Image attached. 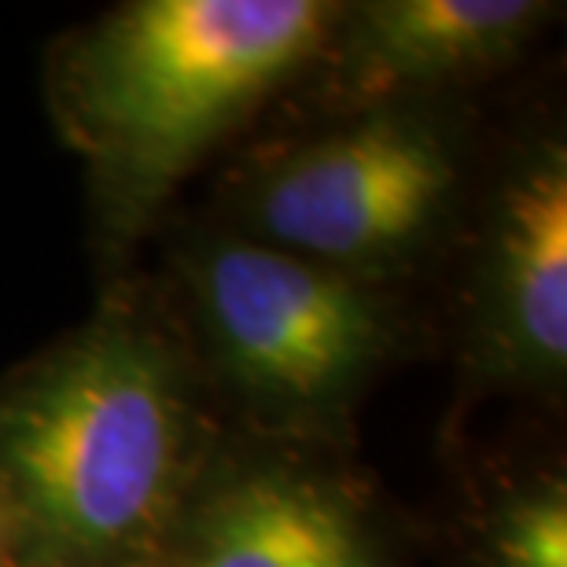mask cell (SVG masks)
Wrapping results in <instances>:
<instances>
[{"label":"cell","instance_id":"obj_1","mask_svg":"<svg viewBox=\"0 0 567 567\" xmlns=\"http://www.w3.org/2000/svg\"><path fill=\"white\" fill-rule=\"evenodd\" d=\"M221 435L158 291L115 280L0 380V508L22 567H158Z\"/></svg>","mask_w":567,"mask_h":567},{"label":"cell","instance_id":"obj_6","mask_svg":"<svg viewBox=\"0 0 567 567\" xmlns=\"http://www.w3.org/2000/svg\"><path fill=\"white\" fill-rule=\"evenodd\" d=\"M464 291V347L480 380L553 394L567 372V144L516 141L480 188Z\"/></svg>","mask_w":567,"mask_h":567},{"label":"cell","instance_id":"obj_4","mask_svg":"<svg viewBox=\"0 0 567 567\" xmlns=\"http://www.w3.org/2000/svg\"><path fill=\"white\" fill-rule=\"evenodd\" d=\"M468 188L472 133L450 104L372 107L244 158L218 225L391 288L450 240Z\"/></svg>","mask_w":567,"mask_h":567},{"label":"cell","instance_id":"obj_7","mask_svg":"<svg viewBox=\"0 0 567 567\" xmlns=\"http://www.w3.org/2000/svg\"><path fill=\"white\" fill-rule=\"evenodd\" d=\"M560 16L546 0H365L343 4L299 78L321 115L453 104L508 71Z\"/></svg>","mask_w":567,"mask_h":567},{"label":"cell","instance_id":"obj_3","mask_svg":"<svg viewBox=\"0 0 567 567\" xmlns=\"http://www.w3.org/2000/svg\"><path fill=\"white\" fill-rule=\"evenodd\" d=\"M181 347L233 435L347 453L354 413L405 350L388 284L332 274L207 225L166 255L158 291Z\"/></svg>","mask_w":567,"mask_h":567},{"label":"cell","instance_id":"obj_2","mask_svg":"<svg viewBox=\"0 0 567 567\" xmlns=\"http://www.w3.org/2000/svg\"><path fill=\"white\" fill-rule=\"evenodd\" d=\"M339 0H130L49 49L44 96L118 266L177 188L310 71Z\"/></svg>","mask_w":567,"mask_h":567},{"label":"cell","instance_id":"obj_8","mask_svg":"<svg viewBox=\"0 0 567 567\" xmlns=\"http://www.w3.org/2000/svg\"><path fill=\"white\" fill-rule=\"evenodd\" d=\"M475 564L567 567V486L560 475H527L494 497L475 535Z\"/></svg>","mask_w":567,"mask_h":567},{"label":"cell","instance_id":"obj_9","mask_svg":"<svg viewBox=\"0 0 567 567\" xmlns=\"http://www.w3.org/2000/svg\"><path fill=\"white\" fill-rule=\"evenodd\" d=\"M0 567H22L19 549H16V535H11V527H8L4 508H0Z\"/></svg>","mask_w":567,"mask_h":567},{"label":"cell","instance_id":"obj_5","mask_svg":"<svg viewBox=\"0 0 567 567\" xmlns=\"http://www.w3.org/2000/svg\"><path fill=\"white\" fill-rule=\"evenodd\" d=\"M158 567H399L339 450L221 435Z\"/></svg>","mask_w":567,"mask_h":567}]
</instances>
